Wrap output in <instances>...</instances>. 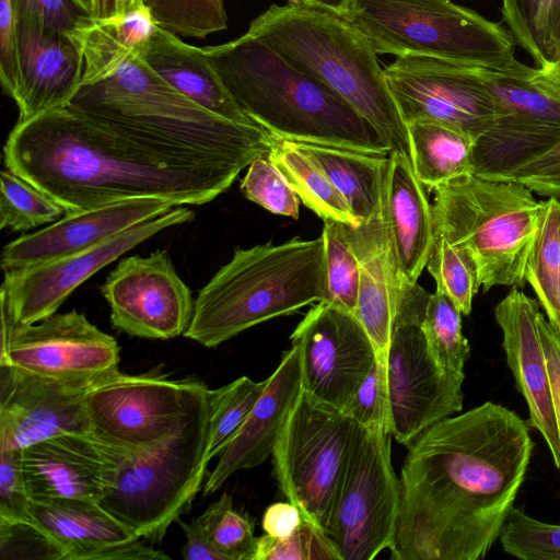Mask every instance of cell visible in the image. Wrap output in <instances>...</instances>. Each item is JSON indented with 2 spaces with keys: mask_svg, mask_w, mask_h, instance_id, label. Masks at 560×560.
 I'll return each instance as SVG.
<instances>
[{
  "mask_svg": "<svg viewBox=\"0 0 560 560\" xmlns=\"http://www.w3.org/2000/svg\"><path fill=\"white\" fill-rule=\"evenodd\" d=\"M533 447L525 422L492 401L427 429L401 466L390 558H485L513 508Z\"/></svg>",
  "mask_w": 560,
  "mask_h": 560,
  "instance_id": "obj_1",
  "label": "cell"
},
{
  "mask_svg": "<svg viewBox=\"0 0 560 560\" xmlns=\"http://www.w3.org/2000/svg\"><path fill=\"white\" fill-rule=\"evenodd\" d=\"M3 155L8 170L67 212L139 198L203 205L226 191L247 168L175 151L69 105L16 122Z\"/></svg>",
  "mask_w": 560,
  "mask_h": 560,
  "instance_id": "obj_2",
  "label": "cell"
},
{
  "mask_svg": "<svg viewBox=\"0 0 560 560\" xmlns=\"http://www.w3.org/2000/svg\"><path fill=\"white\" fill-rule=\"evenodd\" d=\"M83 74L69 106L136 137L183 153L246 167L268 155L272 136L257 125L220 117L178 92L142 57L121 47L96 21L74 34Z\"/></svg>",
  "mask_w": 560,
  "mask_h": 560,
  "instance_id": "obj_3",
  "label": "cell"
},
{
  "mask_svg": "<svg viewBox=\"0 0 560 560\" xmlns=\"http://www.w3.org/2000/svg\"><path fill=\"white\" fill-rule=\"evenodd\" d=\"M203 51L240 107L272 137L390 154L355 109L260 38L246 32Z\"/></svg>",
  "mask_w": 560,
  "mask_h": 560,
  "instance_id": "obj_4",
  "label": "cell"
},
{
  "mask_svg": "<svg viewBox=\"0 0 560 560\" xmlns=\"http://www.w3.org/2000/svg\"><path fill=\"white\" fill-rule=\"evenodd\" d=\"M247 32L338 94L411 161L408 129L368 38L342 15L289 0L270 5Z\"/></svg>",
  "mask_w": 560,
  "mask_h": 560,
  "instance_id": "obj_5",
  "label": "cell"
},
{
  "mask_svg": "<svg viewBox=\"0 0 560 560\" xmlns=\"http://www.w3.org/2000/svg\"><path fill=\"white\" fill-rule=\"evenodd\" d=\"M324 291L322 235L236 248L197 294L184 336L215 348L255 325L322 301Z\"/></svg>",
  "mask_w": 560,
  "mask_h": 560,
  "instance_id": "obj_6",
  "label": "cell"
},
{
  "mask_svg": "<svg viewBox=\"0 0 560 560\" xmlns=\"http://www.w3.org/2000/svg\"><path fill=\"white\" fill-rule=\"evenodd\" d=\"M208 389L159 443L136 451L106 443L112 468L98 504L143 540L161 542L172 523L190 510L206 481Z\"/></svg>",
  "mask_w": 560,
  "mask_h": 560,
  "instance_id": "obj_7",
  "label": "cell"
},
{
  "mask_svg": "<svg viewBox=\"0 0 560 560\" xmlns=\"http://www.w3.org/2000/svg\"><path fill=\"white\" fill-rule=\"evenodd\" d=\"M435 232L474 260L483 292L522 288L545 200L521 183L466 175L433 189Z\"/></svg>",
  "mask_w": 560,
  "mask_h": 560,
  "instance_id": "obj_8",
  "label": "cell"
},
{
  "mask_svg": "<svg viewBox=\"0 0 560 560\" xmlns=\"http://www.w3.org/2000/svg\"><path fill=\"white\" fill-rule=\"evenodd\" d=\"M376 54L422 56L499 71L518 69L499 23L451 0H351L345 14Z\"/></svg>",
  "mask_w": 560,
  "mask_h": 560,
  "instance_id": "obj_9",
  "label": "cell"
},
{
  "mask_svg": "<svg viewBox=\"0 0 560 560\" xmlns=\"http://www.w3.org/2000/svg\"><path fill=\"white\" fill-rule=\"evenodd\" d=\"M359 423L303 388L291 408L271 459L281 493L326 533Z\"/></svg>",
  "mask_w": 560,
  "mask_h": 560,
  "instance_id": "obj_10",
  "label": "cell"
},
{
  "mask_svg": "<svg viewBox=\"0 0 560 560\" xmlns=\"http://www.w3.org/2000/svg\"><path fill=\"white\" fill-rule=\"evenodd\" d=\"M428 295L418 282L400 285L386 358L392 434L406 446L463 409L465 377L447 374L438 365L421 326Z\"/></svg>",
  "mask_w": 560,
  "mask_h": 560,
  "instance_id": "obj_11",
  "label": "cell"
},
{
  "mask_svg": "<svg viewBox=\"0 0 560 560\" xmlns=\"http://www.w3.org/2000/svg\"><path fill=\"white\" fill-rule=\"evenodd\" d=\"M392 431L359 424L325 535L340 560H371L389 549L400 503L390 455Z\"/></svg>",
  "mask_w": 560,
  "mask_h": 560,
  "instance_id": "obj_12",
  "label": "cell"
},
{
  "mask_svg": "<svg viewBox=\"0 0 560 560\" xmlns=\"http://www.w3.org/2000/svg\"><path fill=\"white\" fill-rule=\"evenodd\" d=\"M207 388L198 378H170L156 369L139 375L118 371L86 396L92 433L126 451L149 447L175 431Z\"/></svg>",
  "mask_w": 560,
  "mask_h": 560,
  "instance_id": "obj_13",
  "label": "cell"
},
{
  "mask_svg": "<svg viewBox=\"0 0 560 560\" xmlns=\"http://www.w3.org/2000/svg\"><path fill=\"white\" fill-rule=\"evenodd\" d=\"M481 67L422 56H401L384 69L406 122L436 121L478 138L502 114L480 78Z\"/></svg>",
  "mask_w": 560,
  "mask_h": 560,
  "instance_id": "obj_14",
  "label": "cell"
},
{
  "mask_svg": "<svg viewBox=\"0 0 560 560\" xmlns=\"http://www.w3.org/2000/svg\"><path fill=\"white\" fill-rule=\"evenodd\" d=\"M290 340L299 351L302 388L343 411L376 360L373 342L354 313L319 301Z\"/></svg>",
  "mask_w": 560,
  "mask_h": 560,
  "instance_id": "obj_15",
  "label": "cell"
},
{
  "mask_svg": "<svg viewBox=\"0 0 560 560\" xmlns=\"http://www.w3.org/2000/svg\"><path fill=\"white\" fill-rule=\"evenodd\" d=\"M100 290L113 327L131 337L171 339L192 318L195 300L164 249L122 258Z\"/></svg>",
  "mask_w": 560,
  "mask_h": 560,
  "instance_id": "obj_16",
  "label": "cell"
},
{
  "mask_svg": "<svg viewBox=\"0 0 560 560\" xmlns=\"http://www.w3.org/2000/svg\"><path fill=\"white\" fill-rule=\"evenodd\" d=\"M195 212L176 206L106 242L66 257L16 271H5L0 299L18 324H34L55 313L66 299L98 270L156 233L191 221Z\"/></svg>",
  "mask_w": 560,
  "mask_h": 560,
  "instance_id": "obj_17",
  "label": "cell"
},
{
  "mask_svg": "<svg viewBox=\"0 0 560 560\" xmlns=\"http://www.w3.org/2000/svg\"><path fill=\"white\" fill-rule=\"evenodd\" d=\"M109 376L63 380L0 364V450H22L66 433H92L86 396Z\"/></svg>",
  "mask_w": 560,
  "mask_h": 560,
  "instance_id": "obj_18",
  "label": "cell"
},
{
  "mask_svg": "<svg viewBox=\"0 0 560 560\" xmlns=\"http://www.w3.org/2000/svg\"><path fill=\"white\" fill-rule=\"evenodd\" d=\"M119 352L113 336L73 310L34 324L16 323L0 364L55 378H97L119 371Z\"/></svg>",
  "mask_w": 560,
  "mask_h": 560,
  "instance_id": "obj_19",
  "label": "cell"
},
{
  "mask_svg": "<svg viewBox=\"0 0 560 560\" xmlns=\"http://www.w3.org/2000/svg\"><path fill=\"white\" fill-rule=\"evenodd\" d=\"M174 207L164 199L139 198L67 212L44 229L7 244L1 268L3 272L16 271L84 252Z\"/></svg>",
  "mask_w": 560,
  "mask_h": 560,
  "instance_id": "obj_20",
  "label": "cell"
},
{
  "mask_svg": "<svg viewBox=\"0 0 560 560\" xmlns=\"http://www.w3.org/2000/svg\"><path fill=\"white\" fill-rule=\"evenodd\" d=\"M539 313L537 301L516 287L494 308L508 365L528 406L529 425L542 435L556 467L560 469V436L537 325Z\"/></svg>",
  "mask_w": 560,
  "mask_h": 560,
  "instance_id": "obj_21",
  "label": "cell"
},
{
  "mask_svg": "<svg viewBox=\"0 0 560 560\" xmlns=\"http://www.w3.org/2000/svg\"><path fill=\"white\" fill-rule=\"evenodd\" d=\"M31 501L104 495L112 458L109 446L93 433H66L20 450Z\"/></svg>",
  "mask_w": 560,
  "mask_h": 560,
  "instance_id": "obj_22",
  "label": "cell"
},
{
  "mask_svg": "<svg viewBox=\"0 0 560 560\" xmlns=\"http://www.w3.org/2000/svg\"><path fill=\"white\" fill-rule=\"evenodd\" d=\"M20 92L18 122L67 106L83 74V51L74 35L16 16Z\"/></svg>",
  "mask_w": 560,
  "mask_h": 560,
  "instance_id": "obj_23",
  "label": "cell"
},
{
  "mask_svg": "<svg viewBox=\"0 0 560 560\" xmlns=\"http://www.w3.org/2000/svg\"><path fill=\"white\" fill-rule=\"evenodd\" d=\"M302 390L299 351L295 346L283 354L245 423L219 455L208 474L203 494L219 490L236 471L257 467L271 456L281 428Z\"/></svg>",
  "mask_w": 560,
  "mask_h": 560,
  "instance_id": "obj_24",
  "label": "cell"
},
{
  "mask_svg": "<svg viewBox=\"0 0 560 560\" xmlns=\"http://www.w3.org/2000/svg\"><path fill=\"white\" fill-rule=\"evenodd\" d=\"M425 190L412 161L390 152L382 210L395 270L402 283L418 282L435 238L432 206Z\"/></svg>",
  "mask_w": 560,
  "mask_h": 560,
  "instance_id": "obj_25",
  "label": "cell"
},
{
  "mask_svg": "<svg viewBox=\"0 0 560 560\" xmlns=\"http://www.w3.org/2000/svg\"><path fill=\"white\" fill-rule=\"evenodd\" d=\"M350 233L360 262L354 315L371 338L376 357L386 360L402 282L395 270L383 210L366 223L351 225Z\"/></svg>",
  "mask_w": 560,
  "mask_h": 560,
  "instance_id": "obj_26",
  "label": "cell"
},
{
  "mask_svg": "<svg viewBox=\"0 0 560 560\" xmlns=\"http://www.w3.org/2000/svg\"><path fill=\"white\" fill-rule=\"evenodd\" d=\"M139 55L164 81L205 109L235 122L257 125L235 102L203 48L158 27Z\"/></svg>",
  "mask_w": 560,
  "mask_h": 560,
  "instance_id": "obj_27",
  "label": "cell"
},
{
  "mask_svg": "<svg viewBox=\"0 0 560 560\" xmlns=\"http://www.w3.org/2000/svg\"><path fill=\"white\" fill-rule=\"evenodd\" d=\"M32 520L66 550V560H94L100 551L136 536L98 502L84 499L31 501Z\"/></svg>",
  "mask_w": 560,
  "mask_h": 560,
  "instance_id": "obj_28",
  "label": "cell"
},
{
  "mask_svg": "<svg viewBox=\"0 0 560 560\" xmlns=\"http://www.w3.org/2000/svg\"><path fill=\"white\" fill-rule=\"evenodd\" d=\"M290 142L324 171L361 224L381 212L389 154L324 142Z\"/></svg>",
  "mask_w": 560,
  "mask_h": 560,
  "instance_id": "obj_29",
  "label": "cell"
},
{
  "mask_svg": "<svg viewBox=\"0 0 560 560\" xmlns=\"http://www.w3.org/2000/svg\"><path fill=\"white\" fill-rule=\"evenodd\" d=\"M412 165L428 190L474 175L476 138L450 125L417 120L407 124Z\"/></svg>",
  "mask_w": 560,
  "mask_h": 560,
  "instance_id": "obj_30",
  "label": "cell"
},
{
  "mask_svg": "<svg viewBox=\"0 0 560 560\" xmlns=\"http://www.w3.org/2000/svg\"><path fill=\"white\" fill-rule=\"evenodd\" d=\"M268 156L304 206L324 222L336 221L353 226L361 225L324 171L290 141L272 137Z\"/></svg>",
  "mask_w": 560,
  "mask_h": 560,
  "instance_id": "obj_31",
  "label": "cell"
},
{
  "mask_svg": "<svg viewBox=\"0 0 560 560\" xmlns=\"http://www.w3.org/2000/svg\"><path fill=\"white\" fill-rule=\"evenodd\" d=\"M503 20L517 45L547 68L560 59V0H502Z\"/></svg>",
  "mask_w": 560,
  "mask_h": 560,
  "instance_id": "obj_32",
  "label": "cell"
},
{
  "mask_svg": "<svg viewBox=\"0 0 560 560\" xmlns=\"http://www.w3.org/2000/svg\"><path fill=\"white\" fill-rule=\"evenodd\" d=\"M547 319L560 330V200H545L540 226L525 268Z\"/></svg>",
  "mask_w": 560,
  "mask_h": 560,
  "instance_id": "obj_33",
  "label": "cell"
},
{
  "mask_svg": "<svg viewBox=\"0 0 560 560\" xmlns=\"http://www.w3.org/2000/svg\"><path fill=\"white\" fill-rule=\"evenodd\" d=\"M462 315L447 295L435 290L425 300L421 326L438 365L447 374L465 377L470 347L463 335Z\"/></svg>",
  "mask_w": 560,
  "mask_h": 560,
  "instance_id": "obj_34",
  "label": "cell"
},
{
  "mask_svg": "<svg viewBox=\"0 0 560 560\" xmlns=\"http://www.w3.org/2000/svg\"><path fill=\"white\" fill-rule=\"evenodd\" d=\"M265 387V381L247 376L215 389H208L209 436L207 459L219 456L238 433Z\"/></svg>",
  "mask_w": 560,
  "mask_h": 560,
  "instance_id": "obj_35",
  "label": "cell"
},
{
  "mask_svg": "<svg viewBox=\"0 0 560 560\" xmlns=\"http://www.w3.org/2000/svg\"><path fill=\"white\" fill-rule=\"evenodd\" d=\"M350 224L325 221V291L322 301L354 313L360 280V262Z\"/></svg>",
  "mask_w": 560,
  "mask_h": 560,
  "instance_id": "obj_36",
  "label": "cell"
},
{
  "mask_svg": "<svg viewBox=\"0 0 560 560\" xmlns=\"http://www.w3.org/2000/svg\"><path fill=\"white\" fill-rule=\"evenodd\" d=\"M67 213L66 209L10 170L0 174V228L30 231L51 224Z\"/></svg>",
  "mask_w": 560,
  "mask_h": 560,
  "instance_id": "obj_37",
  "label": "cell"
},
{
  "mask_svg": "<svg viewBox=\"0 0 560 560\" xmlns=\"http://www.w3.org/2000/svg\"><path fill=\"white\" fill-rule=\"evenodd\" d=\"M427 269L435 280L436 290L447 295L463 315L470 314L480 282L477 267L468 253L435 232Z\"/></svg>",
  "mask_w": 560,
  "mask_h": 560,
  "instance_id": "obj_38",
  "label": "cell"
},
{
  "mask_svg": "<svg viewBox=\"0 0 560 560\" xmlns=\"http://www.w3.org/2000/svg\"><path fill=\"white\" fill-rule=\"evenodd\" d=\"M214 547L228 560H253L257 546L254 521L237 511L224 492L197 517Z\"/></svg>",
  "mask_w": 560,
  "mask_h": 560,
  "instance_id": "obj_39",
  "label": "cell"
},
{
  "mask_svg": "<svg viewBox=\"0 0 560 560\" xmlns=\"http://www.w3.org/2000/svg\"><path fill=\"white\" fill-rule=\"evenodd\" d=\"M156 25L183 37L205 38L228 27L223 0H143Z\"/></svg>",
  "mask_w": 560,
  "mask_h": 560,
  "instance_id": "obj_40",
  "label": "cell"
},
{
  "mask_svg": "<svg viewBox=\"0 0 560 560\" xmlns=\"http://www.w3.org/2000/svg\"><path fill=\"white\" fill-rule=\"evenodd\" d=\"M503 550L524 560H560V525L540 522L512 508L500 533Z\"/></svg>",
  "mask_w": 560,
  "mask_h": 560,
  "instance_id": "obj_41",
  "label": "cell"
},
{
  "mask_svg": "<svg viewBox=\"0 0 560 560\" xmlns=\"http://www.w3.org/2000/svg\"><path fill=\"white\" fill-rule=\"evenodd\" d=\"M240 188L247 199L271 213L299 218L301 200L268 155L248 165Z\"/></svg>",
  "mask_w": 560,
  "mask_h": 560,
  "instance_id": "obj_42",
  "label": "cell"
},
{
  "mask_svg": "<svg viewBox=\"0 0 560 560\" xmlns=\"http://www.w3.org/2000/svg\"><path fill=\"white\" fill-rule=\"evenodd\" d=\"M253 560H340V556L324 532L303 517L288 538L258 537Z\"/></svg>",
  "mask_w": 560,
  "mask_h": 560,
  "instance_id": "obj_43",
  "label": "cell"
},
{
  "mask_svg": "<svg viewBox=\"0 0 560 560\" xmlns=\"http://www.w3.org/2000/svg\"><path fill=\"white\" fill-rule=\"evenodd\" d=\"M0 559L66 560V550L34 521L0 517Z\"/></svg>",
  "mask_w": 560,
  "mask_h": 560,
  "instance_id": "obj_44",
  "label": "cell"
},
{
  "mask_svg": "<svg viewBox=\"0 0 560 560\" xmlns=\"http://www.w3.org/2000/svg\"><path fill=\"white\" fill-rule=\"evenodd\" d=\"M96 21L121 47L137 54H141L159 27L143 0H117L112 13Z\"/></svg>",
  "mask_w": 560,
  "mask_h": 560,
  "instance_id": "obj_45",
  "label": "cell"
},
{
  "mask_svg": "<svg viewBox=\"0 0 560 560\" xmlns=\"http://www.w3.org/2000/svg\"><path fill=\"white\" fill-rule=\"evenodd\" d=\"M343 412L362 427L382 425L393 431L386 360L376 357L371 371Z\"/></svg>",
  "mask_w": 560,
  "mask_h": 560,
  "instance_id": "obj_46",
  "label": "cell"
},
{
  "mask_svg": "<svg viewBox=\"0 0 560 560\" xmlns=\"http://www.w3.org/2000/svg\"><path fill=\"white\" fill-rule=\"evenodd\" d=\"M14 7L16 16L69 35L86 28L95 20L89 0H14Z\"/></svg>",
  "mask_w": 560,
  "mask_h": 560,
  "instance_id": "obj_47",
  "label": "cell"
},
{
  "mask_svg": "<svg viewBox=\"0 0 560 560\" xmlns=\"http://www.w3.org/2000/svg\"><path fill=\"white\" fill-rule=\"evenodd\" d=\"M22 472L20 450H0V517L9 521H33Z\"/></svg>",
  "mask_w": 560,
  "mask_h": 560,
  "instance_id": "obj_48",
  "label": "cell"
},
{
  "mask_svg": "<svg viewBox=\"0 0 560 560\" xmlns=\"http://www.w3.org/2000/svg\"><path fill=\"white\" fill-rule=\"evenodd\" d=\"M502 180L521 183L533 192L560 200V141L512 171Z\"/></svg>",
  "mask_w": 560,
  "mask_h": 560,
  "instance_id": "obj_49",
  "label": "cell"
},
{
  "mask_svg": "<svg viewBox=\"0 0 560 560\" xmlns=\"http://www.w3.org/2000/svg\"><path fill=\"white\" fill-rule=\"evenodd\" d=\"M0 79L3 92L15 102L20 70L14 0H0Z\"/></svg>",
  "mask_w": 560,
  "mask_h": 560,
  "instance_id": "obj_50",
  "label": "cell"
},
{
  "mask_svg": "<svg viewBox=\"0 0 560 560\" xmlns=\"http://www.w3.org/2000/svg\"><path fill=\"white\" fill-rule=\"evenodd\" d=\"M537 325L546 358L553 408L560 436V330H558L541 313Z\"/></svg>",
  "mask_w": 560,
  "mask_h": 560,
  "instance_id": "obj_51",
  "label": "cell"
},
{
  "mask_svg": "<svg viewBox=\"0 0 560 560\" xmlns=\"http://www.w3.org/2000/svg\"><path fill=\"white\" fill-rule=\"evenodd\" d=\"M303 521L301 511L291 502H278L269 505L262 515V529L276 538H288Z\"/></svg>",
  "mask_w": 560,
  "mask_h": 560,
  "instance_id": "obj_52",
  "label": "cell"
},
{
  "mask_svg": "<svg viewBox=\"0 0 560 560\" xmlns=\"http://www.w3.org/2000/svg\"><path fill=\"white\" fill-rule=\"evenodd\" d=\"M186 535V544L180 555L185 560H228L211 542L198 518L190 523L183 522L180 517L176 521Z\"/></svg>",
  "mask_w": 560,
  "mask_h": 560,
  "instance_id": "obj_53",
  "label": "cell"
},
{
  "mask_svg": "<svg viewBox=\"0 0 560 560\" xmlns=\"http://www.w3.org/2000/svg\"><path fill=\"white\" fill-rule=\"evenodd\" d=\"M535 77L550 94L560 101V59L547 68H536Z\"/></svg>",
  "mask_w": 560,
  "mask_h": 560,
  "instance_id": "obj_54",
  "label": "cell"
},
{
  "mask_svg": "<svg viewBox=\"0 0 560 560\" xmlns=\"http://www.w3.org/2000/svg\"><path fill=\"white\" fill-rule=\"evenodd\" d=\"M305 4L314 8L331 11L343 15L351 0H302Z\"/></svg>",
  "mask_w": 560,
  "mask_h": 560,
  "instance_id": "obj_55",
  "label": "cell"
},
{
  "mask_svg": "<svg viewBox=\"0 0 560 560\" xmlns=\"http://www.w3.org/2000/svg\"><path fill=\"white\" fill-rule=\"evenodd\" d=\"M117 0H103L102 9L97 19L106 18L114 9Z\"/></svg>",
  "mask_w": 560,
  "mask_h": 560,
  "instance_id": "obj_56",
  "label": "cell"
}]
</instances>
